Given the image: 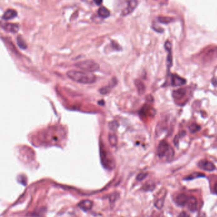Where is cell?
<instances>
[{
	"instance_id": "cell-9",
	"label": "cell",
	"mask_w": 217,
	"mask_h": 217,
	"mask_svg": "<svg viewBox=\"0 0 217 217\" xmlns=\"http://www.w3.org/2000/svg\"><path fill=\"white\" fill-rule=\"evenodd\" d=\"M186 205H187V207L190 211H195L197 209V201L196 198L194 196L189 197L187 203Z\"/></svg>"
},
{
	"instance_id": "cell-15",
	"label": "cell",
	"mask_w": 217,
	"mask_h": 217,
	"mask_svg": "<svg viewBox=\"0 0 217 217\" xmlns=\"http://www.w3.org/2000/svg\"><path fill=\"white\" fill-rule=\"evenodd\" d=\"M3 27L6 31L10 32H13V33H15L18 32V31H19V26L15 24H4Z\"/></svg>"
},
{
	"instance_id": "cell-28",
	"label": "cell",
	"mask_w": 217,
	"mask_h": 217,
	"mask_svg": "<svg viewBox=\"0 0 217 217\" xmlns=\"http://www.w3.org/2000/svg\"><path fill=\"white\" fill-rule=\"evenodd\" d=\"M94 1L95 2V3L97 5H100L102 3V2H103V0H94Z\"/></svg>"
},
{
	"instance_id": "cell-20",
	"label": "cell",
	"mask_w": 217,
	"mask_h": 217,
	"mask_svg": "<svg viewBox=\"0 0 217 217\" xmlns=\"http://www.w3.org/2000/svg\"><path fill=\"white\" fill-rule=\"evenodd\" d=\"M205 175L203 173H197V172H194L192 174H190V175H189L188 176H187L185 180H194L195 178H201V177H205Z\"/></svg>"
},
{
	"instance_id": "cell-12",
	"label": "cell",
	"mask_w": 217,
	"mask_h": 217,
	"mask_svg": "<svg viewBox=\"0 0 217 217\" xmlns=\"http://www.w3.org/2000/svg\"><path fill=\"white\" fill-rule=\"evenodd\" d=\"M117 84V81L115 79H113L112 82H111L109 83V84H108L107 86H104V88H102V89H100V92L101 94L102 95H105V94H107L109 93L111 91V89L114 87V86Z\"/></svg>"
},
{
	"instance_id": "cell-26",
	"label": "cell",
	"mask_w": 217,
	"mask_h": 217,
	"mask_svg": "<svg viewBox=\"0 0 217 217\" xmlns=\"http://www.w3.org/2000/svg\"><path fill=\"white\" fill-rule=\"evenodd\" d=\"M178 217H190V216L187 213H186L185 211H182L178 215Z\"/></svg>"
},
{
	"instance_id": "cell-19",
	"label": "cell",
	"mask_w": 217,
	"mask_h": 217,
	"mask_svg": "<svg viewBox=\"0 0 217 217\" xmlns=\"http://www.w3.org/2000/svg\"><path fill=\"white\" fill-rule=\"evenodd\" d=\"M165 195L166 194H165L164 195H162V197H161L160 198H158L157 200L155 202V206L158 208V209H161L164 205V201L165 200Z\"/></svg>"
},
{
	"instance_id": "cell-7",
	"label": "cell",
	"mask_w": 217,
	"mask_h": 217,
	"mask_svg": "<svg viewBox=\"0 0 217 217\" xmlns=\"http://www.w3.org/2000/svg\"><path fill=\"white\" fill-rule=\"evenodd\" d=\"M186 82L187 81L185 79L180 77L177 75H173L171 76V84L174 86H182L185 84Z\"/></svg>"
},
{
	"instance_id": "cell-6",
	"label": "cell",
	"mask_w": 217,
	"mask_h": 217,
	"mask_svg": "<svg viewBox=\"0 0 217 217\" xmlns=\"http://www.w3.org/2000/svg\"><path fill=\"white\" fill-rule=\"evenodd\" d=\"M198 166L201 169L208 171H212L215 170V166L211 162L207 161V160H201L198 162Z\"/></svg>"
},
{
	"instance_id": "cell-13",
	"label": "cell",
	"mask_w": 217,
	"mask_h": 217,
	"mask_svg": "<svg viewBox=\"0 0 217 217\" xmlns=\"http://www.w3.org/2000/svg\"><path fill=\"white\" fill-rule=\"evenodd\" d=\"M17 12L15 10L9 9L5 12L2 18L3 19L8 21V20L13 19V18L17 17Z\"/></svg>"
},
{
	"instance_id": "cell-18",
	"label": "cell",
	"mask_w": 217,
	"mask_h": 217,
	"mask_svg": "<svg viewBox=\"0 0 217 217\" xmlns=\"http://www.w3.org/2000/svg\"><path fill=\"white\" fill-rule=\"evenodd\" d=\"M109 142L111 146L114 147L118 143V137L114 133H111L109 135Z\"/></svg>"
},
{
	"instance_id": "cell-25",
	"label": "cell",
	"mask_w": 217,
	"mask_h": 217,
	"mask_svg": "<svg viewBox=\"0 0 217 217\" xmlns=\"http://www.w3.org/2000/svg\"><path fill=\"white\" fill-rule=\"evenodd\" d=\"M109 127L111 130H115L118 127V123L116 121H113L109 123Z\"/></svg>"
},
{
	"instance_id": "cell-27",
	"label": "cell",
	"mask_w": 217,
	"mask_h": 217,
	"mask_svg": "<svg viewBox=\"0 0 217 217\" xmlns=\"http://www.w3.org/2000/svg\"><path fill=\"white\" fill-rule=\"evenodd\" d=\"M197 217H206V215L205 212L200 211V212L198 213Z\"/></svg>"
},
{
	"instance_id": "cell-16",
	"label": "cell",
	"mask_w": 217,
	"mask_h": 217,
	"mask_svg": "<svg viewBox=\"0 0 217 217\" xmlns=\"http://www.w3.org/2000/svg\"><path fill=\"white\" fill-rule=\"evenodd\" d=\"M98 14L100 17L105 19V18H107L110 16V12L105 7H102L99 9Z\"/></svg>"
},
{
	"instance_id": "cell-21",
	"label": "cell",
	"mask_w": 217,
	"mask_h": 217,
	"mask_svg": "<svg viewBox=\"0 0 217 217\" xmlns=\"http://www.w3.org/2000/svg\"><path fill=\"white\" fill-rule=\"evenodd\" d=\"M200 129H201V126L200 125H198L197 124H195V123L192 124L189 127V130H190V133H196L197 132L200 131Z\"/></svg>"
},
{
	"instance_id": "cell-4",
	"label": "cell",
	"mask_w": 217,
	"mask_h": 217,
	"mask_svg": "<svg viewBox=\"0 0 217 217\" xmlns=\"http://www.w3.org/2000/svg\"><path fill=\"white\" fill-rule=\"evenodd\" d=\"M75 66L78 69L84 70V72H92L99 69V64L92 60H86L75 64Z\"/></svg>"
},
{
	"instance_id": "cell-17",
	"label": "cell",
	"mask_w": 217,
	"mask_h": 217,
	"mask_svg": "<svg viewBox=\"0 0 217 217\" xmlns=\"http://www.w3.org/2000/svg\"><path fill=\"white\" fill-rule=\"evenodd\" d=\"M135 86L137 88V91L138 92L139 94L142 95L143 94V92H145V89H146V86H145L144 84L140 80H135Z\"/></svg>"
},
{
	"instance_id": "cell-11",
	"label": "cell",
	"mask_w": 217,
	"mask_h": 217,
	"mask_svg": "<svg viewBox=\"0 0 217 217\" xmlns=\"http://www.w3.org/2000/svg\"><path fill=\"white\" fill-rule=\"evenodd\" d=\"M78 206L80 208L84 211H88L89 210H91L92 206H93V202L90 200H85L83 201H81L79 204Z\"/></svg>"
},
{
	"instance_id": "cell-22",
	"label": "cell",
	"mask_w": 217,
	"mask_h": 217,
	"mask_svg": "<svg viewBox=\"0 0 217 217\" xmlns=\"http://www.w3.org/2000/svg\"><path fill=\"white\" fill-rule=\"evenodd\" d=\"M159 21L163 23V24H168L171 21V19L169 17H159Z\"/></svg>"
},
{
	"instance_id": "cell-23",
	"label": "cell",
	"mask_w": 217,
	"mask_h": 217,
	"mask_svg": "<svg viewBox=\"0 0 217 217\" xmlns=\"http://www.w3.org/2000/svg\"><path fill=\"white\" fill-rule=\"evenodd\" d=\"M17 41H18V43H19L20 46H21L23 48H24L26 47V44H25V43H24V41L23 39L22 38L21 36H19V37H18Z\"/></svg>"
},
{
	"instance_id": "cell-10",
	"label": "cell",
	"mask_w": 217,
	"mask_h": 217,
	"mask_svg": "<svg viewBox=\"0 0 217 217\" xmlns=\"http://www.w3.org/2000/svg\"><path fill=\"white\" fill-rule=\"evenodd\" d=\"M188 199H189V197L186 194H180L176 196L175 202L178 206H184L187 205Z\"/></svg>"
},
{
	"instance_id": "cell-8",
	"label": "cell",
	"mask_w": 217,
	"mask_h": 217,
	"mask_svg": "<svg viewBox=\"0 0 217 217\" xmlns=\"http://www.w3.org/2000/svg\"><path fill=\"white\" fill-rule=\"evenodd\" d=\"M187 94V90L185 88H180L175 90L173 92V97L175 100H182Z\"/></svg>"
},
{
	"instance_id": "cell-5",
	"label": "cell",
	"mask_w": 217,
	"mask_h": 217,
	"mask_svg": "<svg viewBox=\"0 0 217 217\" xmlns=\"http://www.w3.org/2000/svg\"><path fill=\"white\" fill-rule=\"evenodd\" d=\"M138 2L137 0H129L128 2L127 7H126L121 12V15L123 16H126L131 13H132L134 10L137 7Z\"/></svg>"
},
{
	"instance_id": "cell-29",
	"label": "cell",
	"mask_w": 217,
	"mask_h": 217,
	"mask_svg": "<svg viewBox=\"0 0 217 217\" xmlns=\"http://www.w3.org/2000/svg\"><path fill=\"white\" fill-rule=\"evenodd\" d=\"M214 189H215V192L217 194V182L215 184V186H214Z\"/></svg>"
},
{
	"instance_id": "cell-24",
	"label": "cell",
	"mask_w": 217,
	"mask_h": 217,
	"mask_svg": "<svg viewBox=\"0 0 217 217\" xmlns=\"http://www.w3.org/2000/svg\"><path fill=\"white\" fill-rule=\"evenodd\" d=\"M147 176V173H139L137 176V180H139V181H142L145 178H146V176Z\"/></svg>"
},
{
	"instance_id": "cell-14",
	"label": "cell",
	"mask_w": 217,
	"mask_h": 217,
	"mask_svg": "<svg viewBox=\"0 0 217 217\" xmlns=\"http://www.w3.org/2000/svg\"><path fill=\"white\" fill-rule=\"evenodd\" d=\"M165 48L166 50L168 52V59H167V62H168V67H170L172 65V54H171V43L169 41H167L165 43Z\"/></svg>"
},
{
	"instance_id": "cell-3",
	"label": "cell",
	"mask_w": 217,
	"mask_h": 217,
	"mask_svg": "<svg viewBox=\"0 0 217 217\" xmlns=\"http://www.w3.org/2000/svg\"><path fill=\"white\" fill-rule=\"evenodd\" d=\"M157 154L159 158H165L166 161H170L173 159L175 152L173 149L170 146L169 143L165 140H162L159 144Z\"/></svg>"
},
{
	"instance_id": "cell-2",
	"label": "cell",
	"mask_w": 217,
	"mask_h": 217,
	"mask_svg": "<svg viewBox=\"0 0 217 217\" xmlns=\"http://www.w3.org/2000/svg\"><path fill=\"white\" fill-rule=\"evenodd\" d=\"M100 159L103 166L107 170H113L115 167V162L111 153L107 149L104 143H100Z\"/></svg>"
},
{
	"instance_id": "cell-1",
	"label": "cell",
	"mask_w": 217,
	"mask_h": 217,
	"mask_svg": "<svg viewBox=\"0 0 217 217\" xmlns=\"http://www.w3.org/2000/svg\"><path fill=\"white\" fill-rule=\"evenodd\" d=\"M67 76L70 80L81 84H92L96 81L95 75L84 71L70 70L67 72Z\"/></svg>"
}]
</instances>
